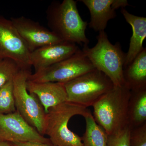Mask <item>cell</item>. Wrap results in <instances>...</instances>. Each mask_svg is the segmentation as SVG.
Returning <instances> with one entry per match:
<instances>
[{
	"instance_id": "obj_20",
	"label": "cell",
	"mask_w": 146,
	"mask_h": 146,
	"mask_svg": "<svg viewBox=\"0 0 146 146\" xmlns=\"http://www.w3.org/2000/svg\"><path fill=\"white\" fill-rule=\"evenodd\" d=\"M131 129L128 126L117 133L108 135L107 146H130Z\"/></svg>"
},
{
	"instance_id": "obj_6",
	"label": "cell",
	"mask_w": 146,
	"mask_h": 146,
	"mask_svg": "<svg viewBox=\"0 0 146 146\" xmlns=\"http://www.w3.org/2000/svg\"><path fill=\"white\" fill-rule=\"evenodd\" d=\"M29 70H21L13 80V95L17 111L39 133L44 135L46 113L37 97L27 90Z\"/></svg>"
},
{
	"instance_id": "obj_23",
	"label": "cell",
	"mask_w": 146,
	"mask_h": 146,
	"mask_svg": "<svg viewBox=\"0 0 146 146\" xmlns=\"http://www.w3.org/2000/svg\"><path fill=\"white\" fill-rule=\"evenodd\" d=\"M0 146H11V145L8 142L0 141Z\"/></svg>"
},
{
	"instance_id": "obj_2",
	"label": "cell",
	"mask_w": 146,
	"mask_h": 146,
	"mask_svg": "<svg viewBox=\"0 0 146 146\" xmlns=\"http://www.w3.org/2000/svg\"><path fill=\"white\" fill-rule=\"evenodd\" d=\"M131 93L125 84L114 86L93 106L94 119L108 135L117 133L129 126Z\"/></svg>"
},
{
	"instance_id": "obj_1",
	"label": "cell",
	"mask_w": 146,
	"mask_h": 146,
	"mask_svg": "<svg viewBox=\"0 0 146 146\" xmlns=\"http://www.w3.org/2000/svg\"><path fill=\"white\" fill-rule=\"evenodd\" d=\"M46 15L50 30L63 41L88 45L89 40L85 33L88 24L80 15L76 1L52 2L46 11Z\"/></svg>"
},
{
	"instance_id": "obj_4",
	"label": "cell",
	"mask_w": 146,
	"mask_h": 146,
	"mask_svg": "<svg viewBox=\"0 0 146 146\" xmlns=\"http://www.w3.org/2000/svg\"><path fill=\"white\" fill-rule=\"evenodd\" d=\"M89 110L87 108L66 101L52 108L46 113L44 135L55 146H83L81 137L70 130L68 123L76 115L82 116Z\"/></svg>"
},
{
	"instance_id": "obj_12",
	"label": "cell",
	"mask_w": 146,
	"mask_h": 146,
	"mask_svg": "<svg viewBox=\"0 0 146 146\" xmlns=\"http://www.w3.org/2000/svg\"><path fill=\"white\" fill-rule=\"evenodd\" d=\"M89 9L91 21L89 27L95 31H105L110 20L117 16L116 10L129 6L126 0H80Z\"/></svg>"
},
{
	"instance_id": "obj_10",
	"label": "cell",
	"mask_w": 146,
	"mask_h": 146,
	"mask_svg": "<svg viewBox=\"0 0 146 146\" xmlns=\"http://www.w3.org/2000/svg\"><path fill=\"white\" fill-rule=\"evenodd\" d=\"M30 52L41 47L63 42L53 32L39 23L24 16L10 18Z\"/></svg>"
},
{
	"instance_id": "obj_17",
	"label": "cell",
	"mask_w": 146,
	"mask_h": 146,
	"mask_svg": "<svg viewBox=\"0 0 146 146\" xmlns=\"http://www.w3.org/2000/svg\"><path fill=\"white\" fill-rule=\"evenodd\" d=\"M86 122V129L81 138L83 146H107L108 134L99 125L90 110L83 116Z\"/></svg>"
},
{
	"instance_id": "obj_16",
	"label": "cell",
	"mask_w": 146,
	"mask_h": 146,
	"mask_svg": "<svg viewBox=\"0 0 146 146\" xmlns=\"http://www.w3.org/2000/svg\"><path fill=\"white\" fill-rule=\"evenodd\" d=\"M131 91L128 116L131 129L146 123V87Z\"/></svg>"
},
{
	"instance_id": "obj_11",
	"label": "cell",
	"mask_w": 146,
	"mask_h": 146,
	"mask_svg": "<svg viewBox=\"0 0 146 146\" xmlns=\"http://www.w3.org/2000/svg\"><path fill=\"white\" fill-rule=\"evenodd\" d=\"M79 49L77 45L67 42L45 46L31 52V64L37 72L70 57Z\"/></svg>"
},
{
	"instance_id": "obj_18",
	"label": "cell",
	"mask_w": 146,
	"mask_h": 146,
	"mask_svg": "<svg viewBox=\"0 0 146 146\" xmlns=\"http://www.w3.org/2000/svg\"><path fill=\"white\" fill-rule=\"evenodd\" d=\"M16 110L12 80L0 88V114H9Z\"/></svg>"
},
{
	"instance_id": "obj_22",
	"label": "cell",
	"mask_w": 146,
	"mask_h": 146,
	"mask_svg": "<svg viewBox=\"0 0 146 146\" xmlns=\"http://www.w3.org/2000/svg\"><path fill=\"white\" fill-rule=\"evenodd\" d=\"M11 146H55L52 144L32 142L9 143Z\"/></svg>"
},
{
	"instance_id": "obj_13",
	"label": "cell",
	"mask_w": 146,
	"mask_h": 146,
	"mask_svg": "<svg viewBox=\"0 0 146 146\" xmlns=\"http://www.w3.org/2000/svg\"><path fill=\"white\" fill-rule=\"evenodd\" d=\"M27 91L37 97L46 113L52 108L67 101V92L63 83L35 82L28 80Z\"/></svg>"
},
{
	"instance_id": "obj_7",
	"label": "cell",
	"mask_w": 146,
	"mask_h": 146,
	"mask_svg": "<svg viewBox=\"0 0 146 146\" xmlns=\"http://www.w3.org/2000/svg\"><path fill=\"white\" fill-rule=\"evenodd\" d=\"M90 60L80 49L70 57L48 68L29 76V81L65 84L95 70Z\"/></svg>"
},
{
	"instance_id": "obj_24",
	"label": "cell",
	"mask_w": 146,
	"mask_h": 146,
	"mask_svg": "<svg viewBox=\"0 0 146 146\" xmlns=\"http://www.w3.org/2000/svg\"></svg>"
},
{
	"instance_id": "obj_15",
	"label": "cell",
	"mask_w": 146,
	"mask_h": 146,
	"mask_svg": "<svg viewBox=\"0 0 146 146\" xmlns=\"http://www.w3.org/2000/svg\"><path fill=\"white\" fill-rule=\"evenodd\" d=\"M125 84L131 90L146 87V48L123 68Z\"/></svg>"
},
{
	"instance_id": "obj_21",
	"label": "cell",
	"mask_w": 146,
	"mask_h": 146,
	"mask_svg": "<svg viewBox=\"0 0 146 146\" xmlns=\"http://www.w3.org/2000/svg\"><path fill=\"white\" fill-rule=\"evenodd\" d=\"M130 146H146V123L131 130Z\"/></svg>"
},
{
	"instance_id": "obj_19",
	"label": "cell",
	"mask_w": 146,
	"mask_h": 146,
	"mask_svg": "<svg viewBox=\"0 0 146 146\" xmlns=\"http://www.w3.org/2000/svg\"><path fill=\"white\" fill-rule=\"evenodd\" d=\"M21 70L20 65L12 59H0V88L8 82L13 80Z\"/></svg>"
},
{
	"instance_id": "obj_5",
	"label": "cell",
	"mask_w": 146,
	"mask_h": 146,
	"mask_svg": "<svg viewBox=\"0 0 146 146\" xmlns=\"http://www.w3.org/2000/svg\"><path fill=\"white\" fill-rule=\"evenodd\" d=\"M64 84L67 101L87 108L93 106L114 86L107 76L96 69Z\"/></svg>"
},
{
	"instance_id": "obj_8",
	"label": "cell",
	"mask_w": 146,
	"mask_h": 146,
	"mask_svg": "<svg viewBox=\"0 0 146 146\" xmlns=\"http://www.w3.org/2000/svg\"><path fill=\"white\" fill-rule=\"evenodd\" d=\"M30 53L10 19L0 16V59L10 58L31 70Z\"/></svg>"
},
{
	"instance_id": "obj_9",
	"label": "cell",
	"mask_w": 146,
	"mask_h": 146,
	"mask_svg": "<svg viewBox=\"0 0 146 146\" xmlns=\"http://www.w3.org/2000/svg\"><path fill=\"white\" fill-rule=\"evenodd\" d=\"M0 141L9 143L32 142L52 144L27 122L18 111L0 114Z\"/></svg>"
},
{
	"instance_id": "obj_14",
	"label": "cell",
	"mask_w": 146,
	"mask_h": 146,
	"mask_svg": "<svg viewBox=\"0 0 146 146\" xmlns=\"http://www.w3.org/2000/svg\"><path fill=\"white\" fill-rule=\"evenodd\" d=\"M121 12L132 30L129 48L126 53L124 68L130 64L145 48L143 44L146 37V18L131 14L125 8H121Z\"/></svg>"
},
{
	"instance_id": "obj_3",
	"label": "cell",
	"mask_w": 146,
	"mask_h": 146,
	"mask_svg": "<svg viewBox=\"0 0 146 146\" xmlns=\"http://www.w3.org/2000/svg\"><path fill=\"white\" fill-rule=\"evenodd\" d=\"M96 44L90 48L84 45L82 52L96 70L109 78L114 86L124 84L123 67L126 53L119 42L112 44L105 31L99 32Z\"/></svg>"
}]
</instances>
